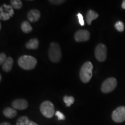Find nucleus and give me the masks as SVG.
I'll return each instance as SVG.
<instances>
[{
  "instance_id": "nucleus-29",
  "label": "nucleus",
  "mask_w": 125,
  "mask_h": 125,
  "mask_svg": "<svg viewBox=\"0 0 125 125\" xmlns=\"http://www.w3.org/2000/svg\"><path fill=\"white\" fill-rule=\"evenodd\" d=\"M27 1H34V0H27Z\"/></svg>"
},
{
  "instance_id": "nucleus-6",
  "label": "nucleus",
  "mask_w": 125,
  "mask_h": 125,
  "mask_svg": "<svg viewBox=\"0 0 125 125\" xmlns=\"http://www.w3.org/2000/svg\"><path fill=\"white\" fill-rule=\"evenodd\" d=\"M95 57L98 62H103L107 59V49L105 45L99 43L97 45L94 51Z\"/></svg>"
},
{
  "instance_id": "nucleus-12",
  "label": "nucleus",
  "mask_w": 125,
  "mask_h": 125,
  "mask_svg": "<svg viewBox=\"0 0 125 125\" xmlns=\"http://www.w3.org/2000/svg\"><path fill=\"white\" fill-rule=\"evenodd\" d=\"M3 114H4L5 116L8 118H13L16 116L18 112L13 108L7 107L3 111Z\"/></svg>"
},
{
  "instance_id": "nucleus-2",
  "label": "nucleus",
  "mask_w": 125,
  "mask_h": 125,
  "mask_svg": "<svg viewBox=\"0 0 125 125\" xmlns=\"http://www.w3.org/2000/svg\"><path fill=\"white\" fill-rule=\"evenodd\" d=\"M93 66L91 62H87L83 64L80 70L79 76L82 82L88 83L92 77Z\"/></svg>"
},
{
  "instance_id": "nucleus-5",
  "label": "nucleus",
  "mask_w": 125,
  "mask_h": 125,
  "mask_svg": "<svg viewBox=\"0 0 125 125\" xmlns=\"http://www.w3.org/2000/svg\"><path fill=\"white\" fill-rule=\"evenodd\" d=\"M117 80L116 78L111 77L107 78L101 85V92L104 93H108L113 91L117 86Z\"/></svg>"
},
{
  "instance_id": "nucleus-21",
  "label": "nucleus",
  "mask_w": 125,
  "mask_h": 125,
  "mask_svg": "<svg viewBox=\"0 0 125 125\" xmlns=\"http://www.w3.org/2000/svg\"><path fill=\"white\" fill-rule=\"evenodd\" d=\"M77 17L78 20H79V24H80L81 26H83L84 25H85V21H84L83 15L81 13H78L77 15Z\"/></svg>"
},
{
  "instance_id": "nucleus-24",
  "label": "nucleus",
  "mask_w": 125,
  "mask_h": 125,
  "mask_svg": "<svg viewBox=\"0 0 125 125\" xmlns=\"http://www.w3.org/2000/svg\"><path fill=\"white\" fill-rule=\"evenodd\" d=\"M7 59L6 54L4 53H1L0 54V64L2 65L4 64V62H5L6 59Z\"/></svg>"
},
{
  "instance_id": "nucleus-15",
  "label": "nucleus",
  "mask_w": 125,
  "mask_h": 125,
  "mask_svg": "<svg viewBox=\"0 0 125 125\" xmlns=\"http://www.w3.org/2000/svg\"><path fill=\"white\" fill-rule=\"evenodd\" d=\"M38 46L39 41L37 38L31 39L26 44V47L29 49H36L38 48Z\"/></svg>"
},
{
  "instance_id": "nucleus-22",
  "label": "nucleus",
  "mask_w": 125,
  "mask_h": 125,
  "mask_svg": "<svg viewBox=\"0 0 125 125\" xmlns=\"http://www.w3.org/2000/svg\"><path fill=\"white\" fill-rule=\"evenodd\" d=\"M55 115L57 117V119L59 121H61V120H64L65 119V116L62 112H61L59 111H57L56 112Z\"/></svg>"
},
{
  "instance_id": "nucleus-1",
  "label": "nucleus",
  "mask_w": 125,
  "mask_h": 125,
  "mask_svg": "<svg viewBox=\"0 0 125 125\" xmlns=\"http://www.w3.org/2000/svg\"><path fill=\"white\" fill-rule=\"evenodd\" d=\"M18 64L23 69L26 70H32L37 64V60L31 56L23 55L18 59Z\"/></svg>"
},
{
  "instance_id": "nucleus-11",
  "label": "nucleus",
  "mask_w": 125,
  "mask_h": 125,
  "mask_svg": "<svg viewBox=\"0 0 125 125\" xmlns=\"http://www.w3.org/2000/svg\"><path fill=\"white\" fill-rule=\"evenodd\" d=\"M41 13L37 9H31L28 12L27 18L30 22H36L40 19Z\"/></svg>"
},
{
  "instance_id": "nucleus-4",
  "label": "nucleus",
  "mask_w": 125,
  "mask_h": 125,
  "mask_svg": "<svg viewBox=\"0 0 125 125\" xmlns=\"http://www.w3.org/2000/svg\"><path fill=\"white\" fill-rule=\"evenodd\" d=\"M40 111L41 114L46 118H51L54 115V105L50 101H43L40 105Z\"/></svg>"
},
{
  "instance_id": "nucleus-16",
  "label": "nucleus",
  "mask_w": 125,
  "mask_h": 125,
  "mask_svg": "<svg viewBox=\"0 0 125 125\" xmlns=\"http://www.w3.org/2000/svg\"><path fill=\"white\" fill-rule=\"evenodd\" d=\"M21 29L23 31V32L24 33H29L32 31V28L31 27V26L30 24L29 21H24L21 23Z\"/></svg>"
},
{
  "instance_id": "nucleus-17",
  "label": "nucleus",
  "mask_w": 125,
  "mask_h": 125,
  "mask_svg": "<svg viewBox=\"0 0 125 125\" xmlns=\"http://www.w3.org/2000/svg\"><path fill=\"white\" fill-rule=\"evenodd\" d=\"M30 119L27 116H22L18 118L16 122V125H28Z\"/></svg>"
},
{
  "instance_id": "nucleus-19",
  "label": "nucleus",
  "mask_w": 125,
  "mask_h": 125,
  "mask_svg": "<svg viewBox=\"0 0 125 125\" xmlns=\"http://www.w3.org/2000/svg\"><path fill=\"white\" fill-rule=\"evenodd\" d=\"M64 102L66 104L67 107H70L75 101V98L73 96H65L63 98Z\"/></svg>"
},
{
  "instance_id": "nucleus-26",
  "label": "nucleus",
  "mask_w": 125,
  "mask_h": 125,
  "mask_svg": "<svg viewBox=\"0 0 125 125\" xmlns=\"http://www.w3.org/2000/svg\"><path fill=\"white\" fill-rule=\"evenodd\" d=\"M122 8L123 9H125V0H123L122 4Z\"/></svg>"
},
{
  "instance_id": "nucleus-28",
  "label": "nucleus",
  "mask_w": 125,
  "mask_h": 125,
  "mask_svg": "<svg viewBox=\"0 0 125 125\" xmlns=\"http://www.w3.org/2000/svg\"><path fill=\"white\" fill-rule=\"evenodd\" d=\"M0 81H2V76H1V75H0Z\"/></svg>"
},
{
  "instance_id": "nucleus-23",
  "label": "nucleus",
  "mask_w": 125,
  "mask_h": 125,
  "mask_svg": "<svg viewBox=\"0 0 125 125\" xmlns=\"http://www.w3.org/2000/svg\"><path fill=\"white\" fill-rule=\"evenodd\" d=\"M51 4L54 5H60L65 2L67 0H48Z\"/></svg>"
},
{
  "instance_id": "nucleus-13",
  "label": "nucleus",
  "mask_w": 125,
  "mask_h": 125,
  "mask_svg": "<svg viewBox=\"0 0 125 125\" xmlns=\"http://www.w3.org/2000/svg\"><path fill=\"white\" fill-rule=\"evenodd\" d=\"M13 64V60L12 57H8L2 64V68L5 72H9L11 70Z\"/></svg>"
},
{
  "instance_id": "nucleus-14",
  "label": "nucleus",
  "mask_w": 125,
  "mask_h": 125,
  "mask_svg": "<svg viewBox=\"0 0 125 125\" xmlns=\"http://www.w3.org/2000/svg\"><path fill=\"white\" fill-rule=\"evenodd\" d=\"M98 17V14L93 10H89L86 14V22L88 25H90L93 20L96 19Z\"/></svg>"
},
{
  "instance_id": "nucleus-18",
  "label": "nucleus",
  "mask_w": 125,
  "mask_h": 125,
  "mask_svg": "<svg viewBox=\"0 0 125 125\" xmlns=\"http://www.w3.org/2000/svg\"><path fill=\"white\" fill-rule=\"evenodd\" d=\"M10 5L13 8L16 9H19L22 7V2L21 0H10Z\"/></svg>"
},
{
  "instance_id": "nucleus-8",
  "label": "nucleus",
  "mask_w": 125,
  "mask_h": 125,
  "mask_svg": "<svg viewBox=\"0 0 125 125\" xmlns=\"http://www.w3.org/2000/svg\"><path fill=\"white\" fill-rule=\"evenodd\" d=\"M14 15V10L12 6L4 4L0 8V19L2 20H8Z\"/></svg>"
},
{
  "instance_id": "nucleus-3",
  "label": "nucleus",
  "mask_w": 125,
  "mask_h": 125,
  "mask_svg": "<svg viewBox=\"0 0 125 125\" xmlns=\"http://www.w3.org/2000/svg\"><path fill=\"white\" fill-rule=\"evenodd\" d=\"M48 56L50 60L53 62H57L62 59V51L60 47L57 43L53 42L51 43Z\"/></svg>"
},
{
  "instance_id": "nucleus-25",
  "label": "nucleus",
  "mask_w": 125,
  "mask_h": 125,
  "mask_svg": "<svg viewBox=\"0 0 125 125\" xmlns=\"http://www.w3.org/2000/svg\"><path fill=\"white\" fill-rule=\"evenodd\" d=\"M28 125H38L37 124V123H36L35 122H34L30 121V120L29 123V124H28Z\"/></svg>"
},
{
  "instance_id": "nucleus-9",
  "label": "nucleus",
  "mask_w": 125,
  "mask_h": 125,
  "mask_svg": "<svg viewBox=\"0 0 125 125\" xmlns=\"http://www.w3.org/2000/svg\"><path fill=\"white\" fill-rule=\"evenodd\" d=\"M90 36V34L89 31L86 30H79L75 32L74 38L76 42H80L87 41L89 40Z\"/></svg>"
},
{
  "instance_id": "nucleus-10",
  "label": "nucleus",
  "mask_w": 125,
  "mask_h": 125,
  "mask_svg": "<svg viewBox=\"0 0 125 125\" xmlns=\"http://www.w3.org/2000/svg\"><path fill=\"white\" fill-rule=\"evenodd\" d=\"M12 106L13 108L18 110H24L27 108L29 103L27 101L23 98H19L13 100L12 103Z\"/></svg>"
},
{
  "instance_id": "nucleus-20",
  "label": "nucleus",
  "mask_w": 125,
  "mask_h": 125,
  "mask_svg": "<svg viewBox=\"0 0 125 125\" xmlns=\"http://www.w3.org/2000/svg\"><path fill=\"white\" fill-rule=\"evenodd\" d=\"M115 28L116 29L117 31H119V32H122V31H124L125 29L124 24L121 21H117L115 24Z\"/></svg>"
},
{
  "instance_id": "nucleus-27",
  "label": "nucleus",
  "mask_w": 125,
  "mask_h": 125,
  "mask_svg": "<svg viewBox=\"0 0 125 125\" xmlns=\"http://www.w3.org/2000/svg\"><path fill=\"white\" fill-rule=\"evenodd\" d=\"M0 125H11L8 122H2L0 124Z\"/></svg>"
},
{
  "instance_id": "nucleus-7",
  "label": "nucleus",
  "mask_w": 125,
  "mask_h": 125,
  "mask_svg": "<svg viewBox=\"0 0 125 125\" xmlns=\"http://www.w3.org/2000/svg\"><path fill=\"white\" fill-rule=\"evenodd\" d=\"M112 119L116 123H122L125 121V106H120L116 108L112 112Z\"/></svg>"
}]
</instances>
